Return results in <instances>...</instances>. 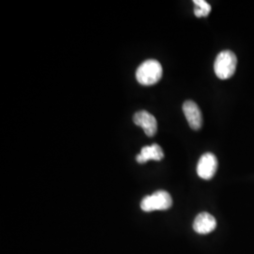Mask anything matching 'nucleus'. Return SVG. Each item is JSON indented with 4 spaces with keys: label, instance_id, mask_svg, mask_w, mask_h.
<instances>
[{
    "label": "nucleus",
    "instance_id": "6",
    "mask_svg": "<svg viewBox=\"0 0 254 254\" xmlns=\"http://www.w3.org/2000/svg\"><path fill=\"white\" fill-rule=\"evenodd\" d=\"M183 111L193 130H199L202 126V114L198 105L193 101H187L183 105Z\"/></svg>",
    "mask_w": 254,
    "mask_h": 254
},
{
    "label": "nucleus",
    "instance_id": "2",
    "mask_svg": "<svg viewBox=\"0 0 254 254\" xmlns=\"http://www.w3.org/2000/svg\"><path fill=\"white\" fill-rule=\"evenodd\" d=\"M236 64L237 59L235 53L230 50L220 52L214 64L216 75L219 79H228L232 77L236 73Z\"/></svg>",
    "mask_w": 254,
    "mask_h": 254
},
{
    "label": "nucleus",
    "instance_id": "8",
    "mask_svg": "<svg viewBox=\"0 0 254 254\" xmlns=\"http://www.w3.org/2000/svg\"><path fill=\"white\" fill-rule=\"evenodd\" d=\"M164 158V153L162 148L158 144L154 143L153 145L144 146L141 149L140 154L136 155V159L137 163H146L149 160L160 161Z\"/></svg>",
    "mask_w": 254,
    "mask_h": 254
},
{
    "label": "nucleus",
    "instance_id": "3",
    "mask_svg": "<svg viewBox=\"0 0 254 254\" xmlns=\"http://www.w3.org/2000/svg\"><path fill=\"white\" fill-rule=\"evenodd\" d=\"M173 205L172 196L167 191L159 190L154 194L144 197L140 207L144 212H153L156 210H168Z\"/></svg>",
    "mask_w": 254,
    "mask_h": 254
},
{
    "label": "nucleus",
    "instance_id": "4",
    "mask_svg": "<svg viewBox=\"0 0 254 254\" xmlns=\"http://www.w3.org/2000/svg\"><path fill=\"white\" fill-rule=\"evenodd\" d=\"M218 170V159L215 154L206 153L202 154L197 165V173L201 179L210 180Z\"/></svg>",
    "mask_w": 254,
    "mask_h": 254
},
{
    "label": "nucleus",
    "instance_id": "1",
    "mask_svg": "<svg viewBox=\"0 0 254 254\" xmlns=\"http://www.w3.org/2000/svg\"><path fill=\"white\" fill-rule=\"evenodd\" d=\"M163 68L156 60H148L140 64L136 71L137 82L143 86H152L161 79Z\"/></svg>",
    "mask_w": 254,
    "mask_h": 254
},
{
    "label": "nucleus",
    "instance_id": "9",
    "mask_svg": "<svg viewBox=\"0 0 254 254\" xmlns=\"http://www.w3.org/2000/svg\"><path fill=\"white\" fill-rule=\"evenodd\" d=\"M195 4L194 13L197 17H206L211 11V6L204 0H194Z\"/></svg>",
    "mask_w": 254,
    "mask_h": 254
},
{
    "label": "nucleus",
    "instance_id": "5",
    "mask_svg": "<svg viewBox=\"0 0 254 254\" xmlns=\"http://www.w3.org/2000/svg\"><path fill=\"white\" fill-rule=\"evenodd\" d=\"M133 121L137 127H140L148 136H154L157 131V122L150 112L140 110L135 113Z\"/></svg>",
    "mask_w": 254,
    "mask_h": 254
},
{
    "label": "nucleus",
    "instance_id": "7",
    "mask_svg": "<svg viewBox=\"0 0 254 254\" xmlns=\"http://www.w3.org/2000/svg\"><path fill=\"white\" fill-rule=\"evenodd\" d=\"M217 227V221L209 213H200L199 214L193 223V228L196 233L200 235H207L213 232Z\"/></svg>",
    "mask_w": 254,
    "mask_h": 254
}]
</instances>
